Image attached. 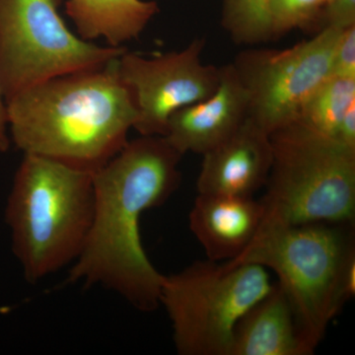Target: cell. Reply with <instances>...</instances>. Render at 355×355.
Segmentation results:
<instances>
[{"mask_svg": "<svg viewBox=\"0 0 355 355\" xmlns=\"http://www.w3.org/2000/svg\"><path fill=\"white\" fill-rule=\"evenodd\" d=\"M320 16L324 27L345 30L355 26V0H330L322 8Z\"/></svg>", "mask_w": 355, "mask_h": 355, "instance_id": "cell-19", "label": "cell"}, {"mask_svg": "<svg viewBox=\"0 0 355 355\" xmlns=\"http://www.w3.org/2000/svg\"><path fill=\"white\" fill-rule=\"evenodd\" d=\"M354 254V225H286L263 219L253 241L230 263H254L275 273L301 336L314 352L343 309L340 280Z\"/></svg>", "mask_w": 355, "mask_h": 355, "instance_id": "cell-4", "label": "cell"}, {"mask_svg": "<svg viewBox=\"0 0 355 355\" xmlns=\"http://www.w3.org/2000/svg\"><path fill=\"white\" fill-rule=\"evenodd\" d=\"M118 58L48 79L7 100L9 135L17 148L91 173L120 153L137 111L119 76Z\"/></svg>", "mask_w": 355, "mask_h": 355, "instance_id": "cell-2", "label": "cell"}, {"mask_svg": "<svg viewBox=\"0 0 355 355\" xmlns=\"http://www.w3.org/2000/svg\"><path fill=\"white\" fill-rule=\"evenodd\" d=\"M182 157L164 137L140 135L93 174L92 225L69 282L105 287L141 312L157 309L163 275L142 246L140 219L178 190Z\"/></svg>", "mask_w": 355, "mask_h": 355, "instance_id": "cell-1", "label": "cell"}, {"mask_svg": "<svg viewBox=\"0 0 355 355\" xmlns=\"http://www.w3.org/2000/svg\"><path fill=\"white\" fill-rule=\"evenodd\" d=\"M330 1V0H326V2Z\"/></svg>", "mask_w": 355, "mask_h": 355, "instance_id": "cell-22", "label": "cell"}, {"mask_svg": "<svg viewBox=\"0 0 355 355\" xmlns=\"http://www.w3.org/2000/svg\"><path fill=\"white\" fill-rule=\"evenodd\" d=\"M343 30L324 27L286 50H249L233 67L246 89L249 116L268 133L297 121L312 95L331 76Z\"/></svg>", "mask_w": 355, "mask_h": 355, "instance_id": "cell-8", "label": "cell"}, {"mask_svg": "<svg viewBox=\"0 0 355 355\" xmlns=\"http://www.w3.org/2000/svg\"><path fill=\"white\" fill-rule=\"evenodd\" d=\"M62 0H0V83L6 101L53 77L100 69L125 46H100L70 31Z\"/></svg>", "mask_w": 355, "mask_h": 355, "instance_id": "cell-7", "label": "cell"}, {"mask_svg": "<svg viewBox=\"0 0 355 355\" xmlns=\"http://www.w3.org/2000/svg\"><path fill=\"white\" fill-rule=\"evenodd\" d=\"M331 76L355 78V26L343 30L336 44Z\"/></svg>", "mask_w": 355, "mask_h": 355, "instance_id": "cell-18", "label": "cell"}, {"mask_svg": "<svg viewBox=\"0 0 355 355\" xmlns=\"http://www.w3.org/2000/svg\"><path fill=\"white\" fill-rule=\"evenodd\" d=\"M263 216V202L254 197L198 193L189 221L209 260L230 261L253 241Z\"/></svg>", "mask_w": 355, "mask_h": 355, "instance_id": "cell-12", "label": "cell"}, {"mask_svg": "<svg viewBox=\"0 0 355 355\" xmlns=\"http://www.w3.org/2000/svg\"><path fill=\"white\" fill-rule=\"evenodd\" d=\"M270 0H221V24L236 44L254 46L272 39Z\"/></svg>", "mask_w": 355, "mask_h": 355, "instance_id": "cell-16", "label": "cell"}, {"mask_svg": "<svg viewBox=\"0 0 355 355\" xmlns=\"http://www.w3.org/2000/svg\"><path fill=\"white\" fill-rule=\"evenodd\" d=\"M11 139L9 135L8 112L1 83H0V153H6L10 146Z\"/></svg>", "mask_w": 355, "mask_h": 355, "instance_id": "cell-21", "label": "cell"}, {"mask_svg": "<svg viewBox=\"0 0 355 355\" xmlns=\"http://www.w3.org/2000/svg\"><path fill=\"white\" fill-rule=\"evenodd\" d=\"M94 173L24 154L7 200L12 250L37 284L80 256L94 216Z\"/></svg>", "mask_w": 355, "mask_h": 355, "instance_id": "cell-3", "label": "cell"}, {"mask_svg": "<svg viewBox=\"0 0 355 355\" xmlns=\"http://www.w3.org/2000/svg\"><path fill=\"white\" fill-rule=\"evenodd\" d=\"M202 157L198 193L254 197L266 186L272 168L270 135L248 116L229 139Z\"/></svg>", "mask_w": 355, "mask_h": 355, "instance_id": "cell-11", "label": "cell"}, {"mask_svg": "<svg viewBox=\"0 0 355 355\" xmlns=\"http://www.w3.org/2000/svg\"><path fill=\"white\" fill-rule=\"evenodd\" d=\"M248 116L246 89L229 64L220 67V83L214 95L170 116L164 137L183 156L203 155L229 139Z\"/></svg>", "mask_w": 355, "mask_h": 355, "instance_id": "cell-10", "label": "cell"}, {"mask_svg": "<svg viewBox=\"0 0 355 355\" xmlns=\"http://www.w3.org/2000/svg\"><path fill=\"white\" fill-rule=\"evenodd\" d=\"M275 284L254 263L197 261L163 275L159 302L180 355H231L238 322Z\"/></svg>", "mask_w": 355, "mask_h": 355, "instance_id": "cell-6", "label": "cell"}, {"mask_svg": "<svg viewBox=\"0 0 355 355\" xmlns=\"http://www.w3.org/2000/svg\"><path fill=\"white\" fill-rule=\"evenodd\" d=\"M288 298L275 282L272 291L238 322L231 355H311Z\"/></svg>", "mask_w": 355, "mask_h": 355, "instance_id": "cell-13", "label": "cell"}, {"mask_svg": "<svg viewBox=\"0 0 355 355\" xmlns=\"http://www.w3.org/2000/svg\"><path fill=\"white\" fill-rule=\"evenodd\" d=\"M355 104V78L331 76L306 103L298 121L335 139L347 110Z\"/></svg>", "mask_w": 355, "mask_h": 355, "instance_id": "cell-15", "label": "cell"}, {"mask_svg": "<svg viewBox=\"0 0 355 355\" xmlns=\"http://www.w3.org/2000/svg\"><path fill=\"white\" fill-rule=\"evenodd\" d=\"M263 219L354 225L355 149L295 121L270 133Z\"/></svg>", "mask_w": 355, "mask_h": 355, "instance_id": "cell-5", "label": "cell"}, {"mask_svg": "<svg viewBox=\"0 0 355 355\" xmlns=\"http://www.w3.org/2000/svg\"><path fill=\"white\" fill-rule=\"evenodd\" d=\"M326 0H270L272 38L304 28L319 17Z\"/></svg>", "mask_w": 355, "mask_h": 355, "instance_id": "cell-17", "label": "cell"}, {"mask_svg": "<svg viewBox=\"0 0 355 355\" xmlns=\"http://www.w3.org/2000/svg\"><path fill=\"white\" fill-rule=\"evenodd\" d=\"M335 139L345 146L355 149V104L347 110L343 116Z\"/></svg>", "mask_w": 355, "mask_h": 355, "instance_id": "cell-20", "label": "cell"}, {"mask_svg": "<svg viewBox=\"0 0 355 355\" xmlns=\"http://www.w3.org/2000/svg\"><path fill=\"white\" fill-rule=\"evenodd\" d=\"M160 11L154 0H67L65 12L85 41L104 39L111 46L139 38Z\"/></svg>", "mask_w": 355, "mask_h": 355, "instance_id": "cell-14", "label": "cell"}, {"mask_svg": "<svg viewBox=\"0 0 355 355\" xmlns=\"http://www.w3.org/2000/svg\"><path fill=\"white\" fill-rule=\"evenodd\" d=\"M205 40L196 38L181 51L142 57L125 51L116 60L119 76L135 99L140 135L164 137L178 110L207 99L220 83V67L203 64Z\"/></svg>", "mask_w": 355, "mask_h": 355, "instance_id": "cell-9", "label": "cell"}]
</instances>
